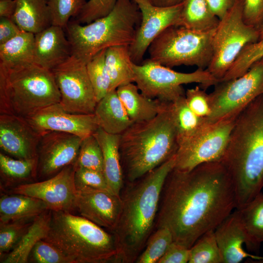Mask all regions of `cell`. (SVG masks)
I'll return each mask as SVG.
<instances>
[{
    "instance_id": "obj_1",
    "label": "cell",
    "mask_w": 263,
    "mask_h": 263,
    "mask_svg": "<svg viewBox=\"0 0 263 263\" xmlns=\"http://www.w3.org/2000/svg\"><path fill=\"white\" fill-rule=\"evenodd\" d=\"M156 228H168L174 241L188 248L216 227L237 207L234 186L220 162L188 171L175 169L166 181Z\"/></svg>"
},
{
    "instance_id": "obj_2",
    "label": "cell",
    "mask_w": 263,
    "mask_h": 263,
    "mask_svg": "<svg viewBox=\"0 0 263 263\" xmlns=\"http://www.w3.org/2000/svg\"><path fill=\"white\" fill-rule=\"evenodd\" d=\"M234 186L240 209L263 188V94L249 104L235 119L220 161Z\"/></svg>"
},
{
    "instance_id": "obj_3",
    "label": "cell",
    "mask_w": 263,
    "mask_h": 263,
    "mask_svg": "<svg viewBox=\"0 0 263 263\" xmlns=\"http://www.w3.org/2000/svg\"><path fill=\"white\" fill-rule=\"evenodd\" d=\"M175 165V155L130 185L121 196L122 211L113 234L122 263L136 261L145 247L166 181Z\"/></svg>"
},
{
    "instance_id": "obj_4",
    "label": "cell",
    "mask_w": 263,
    "mask_h": 263,
    "mask_svg": "<svg viewBox=\"0 0 263 263\" xmlns=\"http://www.w3.org/2000/svg\"><path fill=\"white\" fill-rule=\"evenodd\" d=\"M178 149L171 103L154 118L134 122L120 134L119 151L126 178H141L174 155Z\"/></svg>"
},
{
    "instance_id": "obj_5",
    "label": "cell",
    "mask_w": 263,
    "mask_h": 263,
    "mask_svg": "<svg viewBox=\"0 0 263 263\" xmlns=\"http://www.w3.org/2000/svg\"><path fill=\"white\" fill-rule=\"evenodd\" d=\"M43 240L55 245L74 263L121 262L113 234L70 212L52 210L49 230Z\"/></svg>"
},
{
    "instance_id": "obj_6",
    "label": "cell",
    "mask_w": 263,
    "mask_h": 263,
    "mask_svg": "<svg viewBox=\"0 0 263 263\" xmlns=\"http://www.w3.org/2000/svg\"><path fill=\"white\" fill-rule=\"evenodd\" d=\"M60 100L51 70L34 62L0 64V114L25 117Z\"/></svg>"
},
{
    "instance_id": "obj_7",
    "label": "cell",
    "mask_w": 263,
    "mask_h": 263,
    "mask_svg": "<svg viewBox=\"0 0 263 263\" xmlns=\"http://www.w3.org/2000/svg\"><path fill=\"white\" fill-rule=\"evenodd\" d=\"M141 21L139 7L132 0H117L107 16L82 25L76 21L66 27L72 55L87 64L96 54L109 47L133 42Z\"/></svg>"
},
{
    "instance_id": "obj_8",
    "label": "cell",
    "mask_w": 263,
    "mask_h": 263,
    "mask_svg": "<svg viewBox=\"0 0 263 263\" xmlns=\"http://www.w3.org/2000/svg\"><path fill=\"white\" fill-rule=\"evenodd\" d=\"M215 30L200 32L182 26H170L150 45L149 59L170 68L186 65L206 69L212 57Z\"/></svg>"
},
{
    "instance_id": "obj_9",
    "label": "cell",
    "mask_w": 263,
    "mask_h": 263,
    "mask_svg": "<svg viewBox=\"0 0 263 263\" xmlns=\"http://www.w3.org/2000/svg\"><path fill=\"white\" fill-rule=\"evenodd\" d=\"M134 82L146 96L162 102L171 103L185 95L183 84L198 83L206 90L219 81L207 69L198 68L182 73L152 61L149 58L133 65Z\"/></svg>"
},
{
    "instance_id": "obj_10",
    "label": "cell",
    "mask_w": 263,
    "mask_h": 263,
    "mask_svg": "<svg viewBox=\"0 0 263 263\" xmlns=\"http://www.w3.org/2000/svg\"><path fill=\"white\" fill-rule=\"evenodd\" d=\"M244 0H237L225 16L220 20L212 40L213 55L207 71L221 80L243 49L260 38L258 29L245 23Z\"/></svg>"
},
{
    "instance_id": "obj_11",
    "label": "cell",
    "mask_w": 263,
    "mask_h": 263,
    "mask_svg": "<svg viewBox=\"0 0 263 263\" xmlns=\"http://www.w3.org/2000/svg\"><path fill=\"white\" fill-rule=\"evenodd\" d=\"M209 94L212 105L207 124L236 118L256 98L263 94V58L242 75L219 81Z\"/></svg>"
},
{
    "instance_id": "obj_12",
    "label": "cell",
    "mask_w": 263,
    "mask_h": 263,
    "mask_svg": "<svg viewBox=\"0 0 263 263\" xmlns=\"http://www.w3.org/2000/svg\"><path fill=\"white\" fill-rule=\"evenodd\" d=\"M236 118L207 124L197 134L179 145L174 169L188 171L205 163L220 162Z\"/></svg>"
},
{
    "instance_id": "obj_13",
    "label": "cell",
    "mask_w": 263,
    "mask_h": 263,
    "mask_svg": "<svg viewBox=\"0 0 263 263\" xmlns=\"http://www.w3.org/2000/svg\"><path fill=\"white\" fill-rule=\"evenodd\" d=\"M51 71L60 93L62 107L73 113L94 114L97 102L86 64L72 55Z\"/></svg>"
},
{
    "instance_id": "obj_14",
    "label": "cell",
    "mask_w": 263,
    "mask_h": 263,
    "mask_svg": "<svg viewBox=\"0 0 263 263\" xmlns=\"http://www.w3.org/2000/svg\"><path fill=\"white\" fill-rule=\"evenodd\" d=\"M82 139L69 133H41L37 147V177L49 178L76 160Z\"/></svg>"
},
{
    "instance_id": "obj_15",
    "label": "cell",
    "mask_w": 263,
    "mask_h": 263,
    "mask_svg": "<svg viewBox=\"0 0 263 263\" xmlns=\"http://www.w3.org/2000/svg\"><path fill=\"white\" fill-rule=\"evenodd\" d=\"M75 164L54 176L38 182L20 184L10 193L23 194L41 200L52 211L71 212L75 210L76 189L74 181Z\"/></svg>"
},
{
    "instance_id": "obj_16",
    "label": "cell",
    "mask_w": 263,
    "mask_h": 263,
    "mask_svg": "<svg viewBox=\"0 0 263 263\" xmlns=\"http://www.w3.org/2000/svg\"><path fill=\"white\" fill-rule=\"evenodd\" d=\"M183 2L169 7L154 5L151 2L138 4L141 21L129 51L133 62L141 63L152 42L164 30L178 25Z\"/></svg>"
},
{
    "instance_id": "obj_17",
    "label": "cell",
    "mask_w": 263,
    "mask_h": 263,
    "mask_svg": "<svg viewBox=\"0 0 263 263\" xmlns=\"http://www.w3.org/2000/svg\"><path fill=\"white\" fill-rule=\"evenodd\" d=\"M39 133L56 131L76 135L82 139L99 128L94 114H76L65 111L59 103L48 106L25 117Z\"/></svg>"
},
{
    "instance_id": "obj_18",
    "label": "cell",
    "mask_w": 263,
    "mask_h": 263,
    "mask_svg": "<svg viewBox=\"0 0 263 263\" xmlns=\"http://www.w3.org/2000/svg\"><path fill=\"white\" fill-rule=\"evenodd\" d=\"M76 191L75 210L80 216L113 232L122 211L121 196L109 190L88 187Z\"/></svg>"
},
{
    "instance_id": "obj_19",
    "label": "cell",
    "mask_w": 263,
    "mask_h": 263,
    "mask_svg": "<svg viewBox=\"0 0 263 263\" xmlns=\"http://www.w3.org/2000/svg\"><path fill=\"white\" fill-rule=\"evenodd\" d=\"M41 134L24 117L0 114V148L9 155L21 159L37 158Z\"/></svg>"
},
{
    "instance_id": "obj_20",
    "label": "cell",
    "mask_w": 263,
    "mask_h": 263,
    "mask_svg": "<svg viewBox=\"0 0 263 263\" xmlns=\"http://www.w3.org/2000/svg\"><path fill=\"white\" fill-rule=\"evenodd\" d=\"M214 232L222 263H239L246 258L263 261V256L249 254L243 248L246 237L237 209L216 227Z\"/></svg>"
},
{
    "instance_id": "obj_21",
    "label": "cell",
    "mask_w": 263,
    "mask_h": 263,
    "mask_svg": "<svg viewBox=\"0 0 263 263\" xmlns=\"http://www.w3.org/2000/svg\"><path fill=\"white\" fill-rule=\"evenodd\" d=\"M63 28L51 25L35 34L34 63L52 70L72 55L71 45Z\"/></svg>"
},
{
    "instance_id": "obj_22",
    "label": "cell",
    "mask_w": 263,
    "mask_h": 263,
    "mask_svg": "<svg viewBox=\"0 0 263 263\" xmlns=\"http://www.w3.org/2000/svg\"><path fill=\"white\" fill-rule=\"evenodd\" d=\"M102 151L103 173L110 190L120 195L123 176L119 151L120 134H110L98 128L93 134Z\"/></svg>"
},
{
    "instance_id": "obj_23",
    "label": "cell",
    "mask_w": 263,
    "mask_h": 263,
    "mask_svg": "<svg viewBox=\"0 0 263 263\" xmlns=\"http://www.w3.org/2000/svg\"><path fill=\"white\" fill-rule=\"evenodd\" d=\"M94 114L99 127L110 134H121L133 123L116 90L109 91L97 103Z\"/></svg>"
},
{
    "instance_id": "obj_24",
    "label": "cell",
    "mask_w": 263,
    "mask_h": 263,
    "mask_svg": "<svg viewBox=\"0 0 263 263\" xmlns=\"http://www.w3.org/2000/svg\"><path fill=\"white\" fill-rule=\"evenodd\" d=\"M116 90L130 118L133 123L154 118L166 103L146 96L133 83L121 86Z\"/></svg>"
},
{
    "instance_id": "obj_25",
    "label": "cell",
    "mask_w": 263,
    "mask_h": 263,
    "mask_svg": "<svg viewBox=\"0 0 263 263\" xmlns=\"http://www.w3.org/2000/svg\"><path fill=\"white\" fill-rule=\"evenodd\" d=\"M48 209L38 199L20 194H5L0 198V224L33 220Z\"/></svg>"
},
{
    "instance_id": "obj_26",
    "label": "cell",
    "mask_w": 263,
    "mask_h": 263,
    "mask_svg": "<svg viewBox=\"0 0 263 263\" xmlns=\"http://www.w3.org/2000/svg\"><path fill=\"white\" fill-rule=\"evenodd\" d=\"M12 20L23 31L36 34L52 24L48 0H16Z\"/></svg>"
},
{
    "instance_id": "obj_27",
    "label": "cell",
    "mask_w": 263,
    "mask_h": 263,
    "mask_svg": "<svg viewBox=\"0 0 263 263\" xmlns=\"http://www.w3.org/2000/svg\"><path fill=\"white\" fill-rule=\"evenodd\" d=\"M52 210L48 209L36 217L13 248L0 261L2 263H27L30 252L49 230Z\"/></svg>"
},
{
    "instance_id": "obj_28",
    "label": "cell",
    "mask_w": 263,
    "mask_h": 263,
    "mask_svg": "<svg viewBox=\"0 0 263 263\" xmlns=\"http://www.w3.org/2000/svg\"><path fill=\"white\" fill-rule=\"evenodd\" d=\"M237 209L245 234L246 247L250 252H258L263 243V192Z\"/></svg>"
},
{
    "instance_id": "obj_29",
    "label": "cell",
    "mask_w": 263,
    "mask_h": 263,
    "mask_svg": "<svg viewBox=\"0 0 263 263\" xmlns=\"http://www.w3.org/2000/svg\"><path fill=\"white\" fill-rule=\"evenodd\" d=\"M105 62L111 79L109 91L134 82V63L131 58L129 46H115L106 49Z\"/></svg>"
},
{
    "instance_id": "obj_30",
    "label": "cell",
    "mask_w": 263,
    "mask_h": 263,
    "mask_svg": "<svg viewBox=\"0 0 263 263\" xmlns=\"http://www.w3.org/2000/svg\"><path fill=\"white\" fill-rule=\"evenodd\" d=\"M219 21L206 0H185L178 25L195 31L208 32L216 29Z\"/></svg>"
},
{
    "instance_id": "obj_31",
    "label": "cell",
    "mask_w": 263,
    "mask_h": 263,
    "mask_svg": "<svg viewBox=\"0 0 263 263\" xmlns=\"http://www.w3.org/2000/svg\"><path fill=\"white\" fill-rule=\"evenodd\" d=\"M171 109L179 147L200 132L207 123L205 119L197 116L188 107L185 95L171 102Z\"/></svg>"
},
{
    "instance_id": "obj_32",
    "label": "cell",
    "mask_w": 263,
    "mask_h": 263,
    "mask_svg": "<svg viewBox=\"0 0 263 263\" xmlns=\"http://www.w3.org/2000/svg\"><path fill=\"white\" fill-rule=\"evenodd\" d=\"M35 34L22 31L7 42L0 44V64L14 65L34 62Z\"/></svg>"
},
{
    "instance_id": "obj_33",
    "label": "cell",
    "mask_w": 263,
    "mask_h": 263,
    "mask_svg": "<svg viewBox=\"0 0 263 263\" xmlns=\"http://www.w3.org/2000/svg\"><path fill=\"white\" fill-rule=\"evenodd\" d=\"M37 159L13 158L0 153L1 176L9 183L25 181L37 177Z\"/></svg>"
},
{
    "instance_id": "obj_34",
    "label": "cell",
    "mask_w": 263,
    "mask_h": 263,
    "mask_svg": "<svg viewBox=\"0 0 263 263\" xmlns=\"http://www.w3.org/2000/svg\"><path fill=\"white\" fill-rule=\"evenodd\" d=\"M189 249V263H222L214 230L203 234Z\"/></svg>"
},
{
    "instance_id": "obj_35",
    "label": "cell",
    "mask_w": 263,
    "mask_h": 263,
    "mask_svg": "<svg viewBox=\"0 0 263 263\" xmlns=\"http://www.w3.org/2000/svg\"><path fill=\"white\" fill-rule=\"evenodd\" d=\"M106 50L98 52L86 64L97 102L109 92L111 86V79L105 62Z\"/></svg>"
},
{
    "instance_id": "obj_36",
    "label": "cell",
    "mask_w": 263,
    "mask_h": 263,
    "mask_svg": "<svg viewBox=\"0 0 263 263\" xmlns=\"http://www.w3.org/2000/svg\"><path fill=\"white\" fill-rule=\"evenodd\" d=\"M173 241L172 233L168 228H157L149 238L145 250L140 254L135 262L157 263Z\"/></svg>"
},
{
    "instance_id": "obj_37",
    "label": "cell",
    "mask_w": 263,
    "mask_h": 263,
    "mask_svg": "<svg viewBox=\"0 0 263 263\" xmlns=\"http://www.w3.org/2000/svg\"><path fill=\"white\" fill-rule=\"evenodd\" d=\"M263 58V38H262L246 45L243 49L221 80H229L242 75L254 63Z\"/></svg>"
},
{
    "instance_id": "obj_38",
    "label": "cell",
    "mask_w": 263,
    "mask_h": 263,
    "mask_svg": "<svg viewBox=\"0 0 263 263\" xmlns=\"http://www.w3.org/2000/svg\"><path fill=\"white\" fill-rule=\"evenodd\" d=\"M75 165L103 172L102 151L94 134L82 139Z\"/></svg>"
},
{
    "instance_id": "obj_39",
    "label": "cell",
    "mask_w": 263,
    "mask_h": 263,
    "mask_svg": "<svg viewBox=\"0 0 263 263\" xmlns=\"http://www.w3.org/2000/svg\"><path fill=\"white\" fill-rule=\"evenodd\" d=\"M86 0H48L52 24L66 28L72 17L77 16Z\"/></svg>"
},
{
    "instance_id": "obj_40",
    "label": "cell",
    "mask_w": 263,
    "mask_h": 263,
    "mask_svg": "<svg viewBox=\"0 0 263 263\" xmlns=\"http://www.w3.org/2000/svg\"><path fill=\"white\" fill-rule=\"evenodd\" d=\"M33 220L0 224V261L13 248Z\"/></svg>"
},
{
    "instance_id": "obj_41",
    "label": "cell",
    "mask_w": 263,
    "mask_h": 263,
    "mask_svg": "<svg viewBox=\"0 0 263 263\" xmlns=\"http://www.w3.org/2000/svg\"><path fill=\"white\" fill-rule=\"evenodd\" d=\"M28 263H74L52 244L42 239L32 249Z\"/></svg>"
},
{
    "instance_id": "obj_42",
    "label": "cell",
    "mask_w": 263,
    "mask_h": 263,
    "mask_svg": "<svg viewBox=\"0 0 263 263\" xmlns=\"http://www.w3.org/2000/svg\"><path fill=\"white\" fill-rule=\"evenodd\" d=\"M185 99L190 110L197 116L207 119L212 112L209 94L200 86L188 89L185 92Z\"/></svg>"
},
{
    "instance_id": "obj_43",
    "label": "cell",
    "mask_w": 263,
    "mask_h": 263,
    "mask_svg": "<svg viewBox=\"0 0 263 263\" xmlns=\"http://www.w3.org/2000/svg\"><path fill=\"white\" fill-rule=\"evenodd\" d=\"M117 0H89L77 16L76 22L87 24L109 15Z\"/></svg>"
},
{
    "instance_id": "obj_44",
    "label": "cell",
    "mask_w": 263,
    "mask_h": 263,
    "mask_svg": "<svg viewBox=\"0 0 263 263\" xmlns=\"http://www.w3.org/2000/svg\"><path fill=\"white\" fill-rule=\"evenodd\" d=\"M75 167L74 181L76 189L88 187L111 191L109 188L103 172L77 167L75 165Z\"/></svg>"
},
{
    "instance_id": "obj_45",
    "label": "cell",
    "mask_w": 263,
    "mask_h": 263,
    "mask_svg": "<svg viewBox=\"0 0 263 263\" xmlns=\"http://www.w3.org/2000/svg\"><path fill=\"white\" fill-rule=\"evenodd\" d=\"M243 18L245 23L259 29L263 22V0H244Z\"/></svg>"
},
{
    "instance_id": "obj_46",
    "label": "cell",
    "mask_w": 263,
    "mask_h": 263,
    "mask_svg": "<svg viewBox=\"0 0 263 263\" xmlns=\"http://www.w3.org/2000/svg\"><path fill=\"white\" fill-rule=\"evenodd\" d=\"M190 249L173 241L157 263H187Z\"/></svg>"
},
{
    "instance_id": "obj_47",
    "label": "cell",
    "mask_w": 263,
    "mask_h": 263,
    "mask_svg": "<svg viewBox=\"0 0 263 263\" xmlns=\"http://www.w3.org/2000/svg\"><path fill=\"white\" fill-rule=\"evenodd\" d=\"M22 31L12 19L0 17V44L7 42Z\"/></svg>"
},
{
    "instance_id": "obj_48",
    "label": "cell",
    "mask_w": 263,
    "mask_h": 263,
    "mask_svg": "<svg viewBox=\"0 0 263 263\" xmlns=\"http://www.w3.org/2000/svg\"><path fill=\"white\" fill-rule=\"evenodd\" d=\"M213 14L220 20L223 19L237 0H206Z\"/></svg>"
},
{
    "instance_id": "obj_49",
    "label": "cell",
    "mask_w": 263,
    "mask_h": 263,
    "mask_svg": "<svg viewBox=\"0 0 263 263\" xmlns=\"http://www.w3.org/2000/svg\"><path fill=\"white\" fill-rule=\"evenodd\" d=\"M16 7V0H0V17L12 19Z\"/></svg>"
},
{
    "instance_id": "obj_50",
    "label": "cell",
    "mask_w": 263,
    "mask_h": 263,
    "mask_svg": "<svg viewBox=\"0 0 263 263\" xmlns=\"http://www.w3.org/2000/svg\"><path fill=\"white\" fill-rule=\"evenodd\" d=\"M185 0H151L154 5L161 7L174 6L183 3Z\"/></svg>"
},
{
    "instance_id": "obj_51",
    "label": "cell",
    "mask_w": 263,
    "mask_h": 263,
    "mask_svg": "<svg viewBox=\"0 0 263 263\" xmlns=\"http://www.w3.org/2000/svg\"><path fill=\"white\" fill-rule=\"evenodd\" d=\"M132 0L134 1L137 4L141 3H144V2H151V0Z\"/></svg>"
},
{
    "instance_id": "obj_52",
    "label": "cell",
    "mask_w": 263,
    "mask_h": 263,
    "mask_svg": "<svg viewBox=\"0 0 263 263\" xmlns=\"http://www.w3.org/2000/svg\"><path fill=\"white\" fill-rule=\"evenodd\" d=\"M259 30V33H260V38H263V22L261 25Z\"/></svg>"
}]
</instances>
